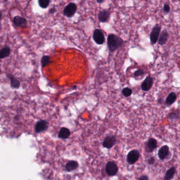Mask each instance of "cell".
<instances>
[{
  "mask_svg": "<svg viewBox=\"0 0 180 180\" xmlns=\"http://www.w3.org/2000/svg\"><path fill=\"white\" fill-rule=\"evenodd\" d=\"M77 11V6L74 3H70L65 6L63 10V15L65 17L71 18L73 17Z\"/></svg>",
  "mask_w": 180,
  "mask_h": 180,
  "instance_id": "cell-3",
  "label": "cell"
},
{
  "mask_svg": "<svg viewBox=\"0 0 180 180\" xmlns=\"http://www.w3.org/2000/svg\"><path fill=\"white\" fill-rule=\"evenodd\" d=\"M11 86L13 88H18L20 86V82L18 80L11 76L10 77Z\"/></svg>",
  "mask_w": 180,
  "mask_h": 180,
  "instance_id": "cell-22",
  "label": "cell"
},
{
  "mask_svg": "<svg viewBox=\"0 0 180 180\" xmlns=\"http://www.w3.org/2000/svg\"><path fill=\"white\" fill-rule=\"evenodd\" d=\"M163 98H161V97H160L158 99V103L160 104H162V101H163Z\"/></svg>",
  "mask_w": 180,
  "mask_h": 180,
  "instance_id": "cell-30",
  "label": "cell"
},
{
  "mask_svg": "<svg viewBox=\"0 0 180 180\" xmlns=\"http://www.w3.org/2000/svg\"><path fill=\"white\" fill-rule=\"evenodd\" d=\"M11 49L8 47L5 46L0 50V59L5 58L10 55Z\"/></svg>",
  "mask_w": 180,
  "mask_h": 180,
  "instance_id": "cell-20",
  "label": "cell"
},
{
  "mask_svg": "<svg viewBox=\"0 0 180 180\" xmlns=\"http://www.w3.org/2000/svg\"><path fill=\"white\" fill-rule=\"evenodd\" d=\"M116 139L114 136H107L106 138H105L104 142H103V146L107 149L111 148L113 147V145L115 144Z\"/></svg>",
  "mask_w": 180,
  "mask_h": 180,
  "instance_id": "cell-12",
  "label": "cell"
},
{
  "mask_svg": "<svg viewBox=\"0 0 180 180\" xmlns=\"http://www.w3.org/2000/svg\"><path fill=\"white\" fill-rule=\"evenodd\" d=\"M93 38L96 44L98 45L103 44L105 41L104 34L102 30L99 29H96L94 30L93 34Z\"/></svg>",
  "mask_w": 180,
  "mask_h": 180,
  "instance_id": "cell-4",
  "label": "cell"
},
{
  "mask_svg": "<svg viewBox=\"0 0 180 180\" xmlns=\"http://www.w3.org/2000/svg\"><path fill=\"white\" fill-rule=\"evenodd\" d=\"M161 28V25L158 24H155L152 28L150 34V39L151 45H154L158 41Z\"/></svg>",
  "mask_w": 180,
  "mask_h": 180,
  "instance_id": "cell-2",
  "label": "cell"
},
{
  "mask_svg": "<svg viewBox=\"0 0 180 180\" xmlns=\"http://www.w3.org/2000/svg\"><path fill=\"white\" fill-rule=\"evenodd\" d=\"M153 78L150 76H147L141 84V89L144 92H148L151 89L153 85Z\"/></svg>",
  "mask_w": 180,
  "mask_h": 180,
  "instance_id": "cell-5",
  "label": "cell"
},
{
  "mask_svg": "<svg viewBox=\"0 0 180 180\" xmlns=\"http://www.w3.org/2000/svg\"><path fill=\"white\" fill-rule=\"evenodd\" d=\"M13 22L15 24L17 27H25L27 25L26 20L23 17L20 16H15L13 19Z\"/></svg>",
  "mask_w": 180,
  "mask_h": 180,
  "instance_id": "cell-14",
  "label": "cell"
},
{
  "mask_svg": "<svg viewBox=\"0 0 180 180\" xmlns=\"http://www.w3.org/2000/svg\"><path fill=\"white\" fill-rule=\"evenodd\" d=\"M177 99V96L175 94V92H170L169 94L168 95V96L166 98V101H165V104L166 105L167 107H170L171 105H173Z\"/></svg>",
  "mask_w": 180,
  "mask_h": 180,
  "instance_id": "cell-11",
  "label": "cell"
},
{
  "mask_svg": "<svg viewBox=\"0 0 180 180\" xmlns=\"http://www.w3.org/2000/svg\"><path fill=\"white\" fill-rule=\"evenodd\" d=\"M180 117V113L178 111H172L168 115V119L170 121H175L178 120Z\"/></svg>",
  "mask_w": 180,
  "mask_h": 180,
  "instance_id": "cell-19",
  "label": "cell"
},
{
  "mask_svg": "<svg viewBox=\"0 0 180 180\" xmlns=\"http://www.w3.org/2000/svg\"><path fill=\"white\" fill-rule=\"evenodd\" d=\"M168 37H169V33L166 30H164L160 34L159 38V44L160 46H163L164 44H166L168 40Z\"/></svg>",
  "mask_w": 180,
  "mask_h": 180,
  "instance_id": "cell-13",
  "label": "cell"
},
{
  "mask_svg": "<svg viewBox=\"0 0 180 180\" xmlns=\"http://www.w3.org/2000/svg\"><path fill=\"white\" fill-rule=\"evenodd\" d=\"M140 153L136 149H134L130 152L127 156V161L130 164H133L135 163L139 159Z\"/></svg>",
  "mask_w": 180,
  "mask_h": 180,
  "instance_id": "cell-7",
  "label": "cell"
},
{
  "mask_svg": "<svg viewBox=\"0 0 180 180\" xmlns=\"http://www.w3.org/2000/svg\"><path fill=\"white\" fill-rule=\"evenodd\" d=\"M48 128V122L45 121H40L36 125V130L37 133L44 131Z\"/></svg>",
  "mask_w": 180,
  "mask_h": 180,
  "instance_id": "cell-15",
  "label": "cell"
},
{
  "mask_svg": "<svg viewBox=\"0 0 180 180\" xmlns=\"http://www.w3.org/2000/svg\"><path fill=\"white\" fill-rule=\"evenodd\" d=\"M103 2H104V1H103V0H98V1H96V2L98 3H99V4H101Z\"/></svg>",
  "mask_w": 180,
  "mask_h": 180,
  "instance_id": "cell-31",
  "label": "cell"
},
{
  "mask_svg": "<svg viewBox=\"0 0 180 180\" xmlns=\"http://www.w3.org/2000/svg\"><path fill=\"white\" fill-rule=\"evenodd\" d=\"M144 71L142 69H139L136 71L134 72V75L135 77H140V76H142L144 75Z\"/></svg>",
  "mask_w": 180,
  "mask_h": 180,
  "instance_id": "cell-25",
  "label": "cell"
},
{
  "mask_svg": "<svg viewBox=\"0 0 180 180\" xmlns=\"http://www.w3.org/2000/svg\"><path fill=\"white\" fill-rule=\"evenodd\" d=\"M170 154L169 147L167 145H164L160 149L158 152V156L161 160L166 159Z\"/></svg>",
  "mask_w": 180,
  "mask_h": 180,
  "instance_id": "cell-9",
  "label": "cell"
},
{
  "mask_svg": "<svg viewBox=\"0 0 180 180\" xmlns=\"http://www.w3.org/2000/svg\"><path fill=\"white\" fill-rule=\"evenodd\" d=\"M57 11V10L55 9V8H51L50 9V10H49V13H50V14H54L55 13V12Z\"/></svg>",
  "mask_w": 180,
  "mask_h": 180,
  "instance_id": "cell-29",
  "label": "cell"
},
{
  "mask_svg": "<svg viewBox=\"0 0 180 180\" xmlns=\"http://www.w3.org/2000/svg\"><path fill=\"white\" fill-rule=\"evenodd\" d=\"M1 16H2V14H1V13H0V19H1Z\"/></svg>",
  "mask_w": 180,
  "mask_h": 180,
  "instance_id": "cell-32",
  "label": "cell"
},
{
  "mask_svg": "<svg viewBox=\"0 0 180 180\" xmlns=\"http://www.w3.org/2000/svg\"><path fill=\"white\" fill-rule=\"evenodd\" d=\"M39 6L43 8H46L48 7L50 3V0H39L38 1Z\"/></svg>",
  "mask_w": 180,
  "mask_h": 180,
  "instance_id": "cell-23",
  "label": "cell"
},
{
  "mask_svg": "<svg viewBox=\"0 0 180 180\" xmlns=\"http://www.w3.org/2000/svg\"><path fill=\"white\" fill-rule=\"evenodd\" d=\"M138 180H149V178L147 175H142L139 178Z\"/></svg>",
  "mask_w": 180,
  "mask_h": 180,
  "instance_id": "cell-28",
  "label": "cell"
},
{
  "mask_svg": "<svg viewBox=\"0 0 180 180\" xmlns=\"http://www.w3.org/2000/svg\"><path fill=\"white\" fill-rule=\"evenodd\" d=\"M105 170L109 176H113L117 173L118 168L114 162H109L106 166Z\"/></svg>",
  "mask_w": 180,
  "mask_h": 180,
  "instance_id": "cell-6",
  "label": "cell"
},
{
  "mask_svg": "<svg viewBox=\"0 0 180 180\" xmlns=\"http://www.w3.org/2000/svg\"><path fill=\"white\" fill-rule=\"evenodd\" d=\"M157 142L154 138H151L149 140L145 146V149L147 152H152L155 149L157 148Z\"/></svg>",
  "mask_w": 180,
  "mask_h": 180,
  "instance_id": "cell-10",
  "label": "cell"
},
{
  "mask_svg": "<svg viewBox=\"0 0 180 180\" xmlns=\"http://www.w3.org/2000/svg\"><path fill=\"white\" fill-rule=\"evenodd\" d=\"M107 43L109 51L111 53H113L123 45L124 41L119 36L114 34H110L107 36Z\"/></svg>",
  "mask_w": 180,
  "mask_h": 180,
  "instance_id": "cell-1",
  "label": "cell"
},
{
  "mask_svg": "<svg viewBox=\"0 0 180 180\" xmlns=\"http://www.w3.org/2000/svg\"><path fill=\"white\" fill-rule=\"evenodd\" d=\"M122 93L124 96L129 97L130 96H131V95L132 94V90L129 87H126L123 89V90L122 91Z\"/></svg>",
  "mask_w": 180,
  "mask_h": 180,
  "instance_id": "cell-24",
  "label": "cell"
},
{
  "mask_svg": "<svg viewBox=\"0 0 180 180\" xmlns=\"http://www.w3.org/2000/svg\"><path fill=\"white\" fill-rule=\"evenodd\" d=\"M70 135V131L67 128L63 127L61 128L59 133V137L62 139H66Z\"/></svg>",
  "mask_w": 180,
  "mask_h": 180,
  "instance_id": "cell-18",
  "label": "cell"
},
{
  "mask_svg": "<svg viewBox=\"0 0 180 180\" xmlns=\"http://www.w3.org/2000/svg\"><path fill=\"white\" fill-rule=\"evenodd\" d=\"M162 10H163L164 13H169L170 12V10H171L170 5L169 4H164Z\"/></svg>",
  "mask_w": 180,
  "mask_h": 180,
  "instance_id": "cell-26",
  "label": "cell"
},
{
  "mask_svg": "<svg viewBox=\"0 0 180 180\" xmlns=\"http://www.w3.org/2000/svg\"><path fill=\"white\" fill-rule=\"evenodd\" d=\"M154 162H155V159L154 157H151L148 159V163L149 164H153L154 163Z\"/></svg>",
  "mask_w": 180,
  "mask_h": 180,
  "instance_id": "cell-27",
  "label": "cell"
},
{
  "mask_svg": "<svg viewBox=\"0 0 180 180\" xmlns=\"http://www.w3.org/2000/svg\"><path fill=\"white\" fill-rule=\"evenodd\" d=\"M110 12L106 9L101 11L98 15V19L99 21L102 23L107 22L110 18Z\"/></svg>",
  "mask_w": 180,
  "mask_h": 180,
  "instance_id": "cell-8",
  "label": "cell"
},
{
  "mask_svg": "<svg viewBox=\"0 0 180 180\" xmlns=\"http://www.w3.org/2000/svg\"><path fill=\"white\" fill-rule=\"evenodd\" d=\"M78 167V163L77 162L71 161H69L65 166V169L68 172H71L72 171L76 169Z\"/></svg>",
  "mask_w": 180,
  "mask_h": 180,
  "instance_id": "cell-17",
  "label": "cell"
},
{
  "mask_svg": "<svg viewBox=\"0 0 180 180\" xmlns=\"http://www.w3.org/2000/svg\"><path fill=\"white\" fill-rule=\"evenodd\" d=\"M176 173V169L174 166L171 167L170 169L166 171V175L164 178L163 180H171L174 178V175Z\"/></svg>",
  "mask_w": 180,
  "mask_h": 180,
  "instance_id": "cell-16",
  "label": "cell"
},
{
  "mask_svg": "<svg viewBox=\"0 0 180 180\" xmlns=\"http://www.w3.org/2000/svg\"><path fill=\"white\" fill-rule=\"evenodd\" d=\"M51 63L50 57L48 56H44L41 59V65L42 68L48 66Z\"/></svg>",
  "mask_w": 180,
  "mask_h": 180,
  "instance_id": "cell-21",
  "label": "cell"
}]
</instances>
